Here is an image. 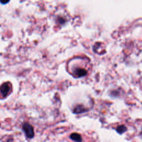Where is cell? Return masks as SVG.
I'll list each match as a JSON object with an SVG mask.
<instances>
[{
	"label": "cell",
	"mask_w": 142,
	"mask_h": 142,
	"mask_svg": "<svg viewBox=\"0 0 142 142\" xmlns=\"http://www.w3.org/2000/svg\"><path fill=\"white\" fill-rule=\"evenodd\" d=\"M23 130L28 138H32L34 136V130L32 125L28 123H25L23 125Z\"/></svg>",
	"instance_id": "obj_1"
},
{
	"label": "cell",
	"mask_w": 142,
	"mask_h": 142,
	"mask_svg": "<svg viewBox=\"0 0 142 142\" xmlns=\"http://www.w3.org/2000/svg\"><path fill=\"white\" fill-rule=\"evenodd\" d=\"M11 91V85L8 83L3 84L0 87V93L3 97H6Z\"/></svg>",
	"instance_id": "obj_2"
},
{
	"label": "cell",
	"mask_w": 142,
	"mask_h": 142,
	"mask_svg": "<svg viewBox=\"0 0 142 142\" xmlns=\"http://www.w3.org/2000/svg\"><path fill=\"white\" fill-rule=\"evenodd\" d=\"M87 74V71L84 69L77 68L74 71V74L77 75V77H82L86 75Z\"/></svg>",
	"instance_id": "obj_3"
},
{
	"label": "cell",
	"mask_w": 142,
	"mask_h": 142,
	"mask_svg": "<svg viewBox=\"0 0 142 142\" xmlns=\"http://www.w3.org/2000/svg\"><path fill=\"white\" fill-rule=\"evenodd\" d=\"M70 138L75 141H82V138L80 135L79 134L77 133H72L70 135Z\"/></svg>",
	"instance_id": "obj_4"
},
{
	"label": "cell",
	"mask_w": 142,
	"mask_h": 142,
	"mask_svg": "<svg viewBox=\"0 0 142 142\" xmlns=\"http://www.w3.org/2000/svg\"><path fill=\"white\" fill-rule=\"evenodd\" d=\"M85 112H86V110L82 106H78L74 110V113H76V114H79V113H83Z\"/></svg>",
	"instance_id": "obj_5"
},
{
	"label": "cell",
	"mask_w": 142,
	"mask_h": 142,
	"mask_svg": "<svg viewBox=\"0 0 142 142\" xmlns=\"http://www.w3.org/2000/svg\"><path fill=\"white\" fill-rule=\"evenodd\" d=\"M116 130L119 134H122L127 130V128L124 125H120L117 128Z\"/></svg>",
	"instance_id": "obj_6"
},
{
	"label": "cell",
	"mask_w": 142,
	"mask_h": 142,
	"mask_svg": "<svg viewBox=\"0 0 142 142\" xmlns=\"http://www.w3.org/2000/svg\"><path fill=\"white\" fill-rule=\"evenodd\" d=\"M0 1L3 4H6L9 1V0H0Z\"/></svg>",
	"instance_id": "obj_7"
}]
</instances>
